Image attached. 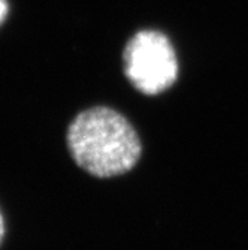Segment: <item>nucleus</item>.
Returning a JSON list of instances; mask_svg holds the SVG:
<instances>
[{
	"label": "nucleus",
	"instance_id": "obj_4",
	"mask_svg": "<svg viewBox=\"0 0 248 250\" xmlns=\"http://www.w3.org/2000/svg\"><path fill=\"white\" fill-rule=\"evenodd\" d=\"M3 237H5V220H3L2 213H0V244H2Z\"/></svg>",
	"mask_w": 248,
	"mask_h": 250
},
{
	"label": "nucleus",
	"instance_id": "obj_3",
	"mask_svg": "<svg viewBox=\"0 0 248 250\" xmlns=\"http://www.w3.org/2000/svg\"><path fill=\"white\" fill-rule=\"evenodd\" d=\"M8 12H9L8 0H0V26H2V22H3L5 18L8 17Z\"/></svg>",
	"mask_w": 248,
	"mask_h": 250
},
{
	"label": "nucleus",
	"instance_id": "obj_1",
	"mask_svg": "<svg viewBox=\"0 0 248 250\" xmlns=\"http://www.w3.org/2000/svg\"><path fill=\"white\" fill-rule=\"evenodd\" d=\"M67 147L79 168L99 178L130 171L142 151L130 122L106 106L79 112L67 129Z\"/></svg>",
	"mask_w": 248,
	"mask_h": 250
},
{
	"label": "nucleus",
	"instance_id": "obj_2",
	"mask_svg": "<svg viewBox=\"0 0 248 250\" xmlns=\"http://www.w3.org/2000/svg\"><path fill=\"white\" fill-rule=\"evenodd\" d=\"M124 74L141 93L154 96L168 90L178 78V59L169 38L157 30H141L127 42Z\"/></svg>",
	"mask_w": 248,
	"mask_h": 250
}]
</instances>
